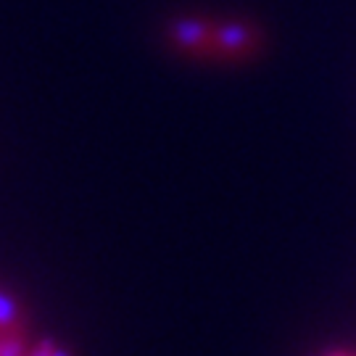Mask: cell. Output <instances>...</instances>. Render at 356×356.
<instances>
[{"instance_id": "obj_2", "label": "cell", "mask_w": 356, "mask_h": 356, "mask_svg": "<svg viewBox=\"0 0 356 356\" xmlns=\"http://www.w3.org/2000/svg\"><path fill=\"white\" fill-rule=\"evenodd\" d=\"M214 29L216 24L204 16H182L175 19L166 26V38L172 40V45L177 51L188 56H201L211 58V45H214Z\"/></svg>"}, {"instance_id": "obj_1", "label": "cell", "mask_w": 356, "mask_h": 356, "mask_svg": "<svg viewBox=\"0 0 356 356\" xmlns=\"http://www.w3.org/2000/svg\"><path fill=\"white\" fill-rule=\"evenodd\" d=\"M264 48V32L248 19H229L225 24H216L211 58L219 61H248L259 56Z\"/></svg>"}, {"instance_id": "obj_6", "label": "cell", "mask_w": 356, "mask_h": 356, "mask_svg": "<svg viewBox=\"0 0 356 356\" xmlns=\"http://www.w3.org/2000/svg\"><path fill=\"white\" fill-rule=\"evenodd\" d=\"M51 356H74L72 354V351H69V348H66V346H53V351H51Z\"/></svg>"}, {"instance_id": "obj_4", "label": "cell", "mask_w": 356, "mask_h": 356, "mask_svg": "<svg viewBox=\"0 0 356 356\" xmlns=\"http://www.w3.org/2000/svg\"><path fill=\"white\" fill-rule=\"evenodd\" d=\"M0 356H26V330H16L3 335Z\"/></svg>"}, {"instance_id": "obj_3", "label": "cell", "mask_w": 356, "mask_h": 356, "mask_svg": "<svg viewBox=\"0 0 356 356\" xmlns=\"http://www.w3.org/2000/svg\"><path fill=\"white\" fill-rule=\"evenodd\" d=\"M24 325H26L24 306L19 304V298H13L11 293L0 291V335L26 330Z\"/></svg>"}, {"instance_id": "obj_5", "label": "cell", "mask_w": 356, "mask_h": 356, "mask_svg": "<svg viewBox=\"0 0 356 356\" xmlns=\"http://www.w3.org/2000/svg\"><path fill=\"white\" fill-rule=\"evenodd\" d=\"M53 341H48V338H45V341H40L38 346H35V348H32V351H26V356H51V351H53Z\"/></svg>"}, {"instance_id": "obj_7", "label": "cell", "mask_w": 356, "mask_h": 356, "mask_svg": "<svg viewBox=\"0 0 356 356\" xmlns=\"http://www.w3.org/2000/svg\"><path fill=\"white\" fill-rule=\"evenodd\" d=\"M327 356H351V354H346V351H332V354H327Z\"/></svg>"}, {"instance_id": "obj_8", "label": "cell", "mask_w": 356, "mask_h": 356, "mask_svg": "<svg viewBox=\"0 0 356 356\" xmlns=\"http://www.w3.org/2000/svg\"><path fill=\"white\" fill-rule=\"evenodd\" d=\"M0 343H3V335H0Z\"/></svg>"}]
</instances>
